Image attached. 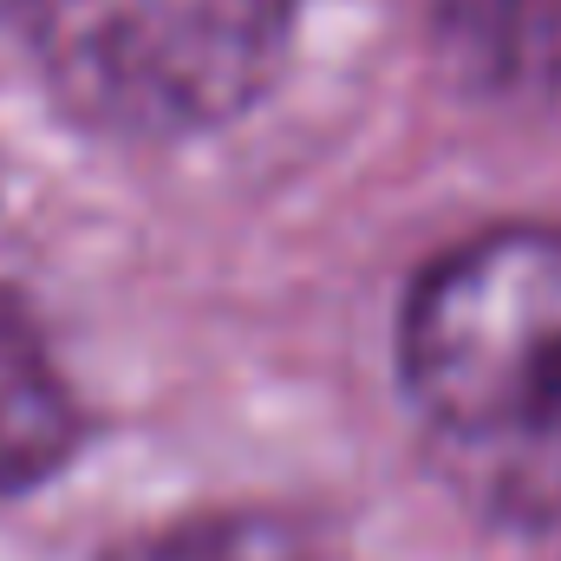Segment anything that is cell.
<instances>
[{"mask_svg":"<svg viewBox=\"0 0 561 561\" xmlns=\"http://www.w3.org/2000/svg\"><path fill=\"white\" fill-rule=\"evenodd\" d=\"M112 561H320L307 549L300 529H287L275 516L255 510H229V516H183L163 523L138 542H125Z\"/></svg>","mask_w":561,"mask_h":561,"instance_id":"obj_4","label":"cell"},{"mask_svg":"<svg viewBox=\"0 0 561 561\" xmlns=\"http://www.w3.org/2000/svg\"><path fill=\"white\" fill-rule=\"evenodd\" d=\"M405 399L496 510H561V229H490L431 262L399 320Z\"/></svg>","mask_w":561,"mask_h":561,"instance_id":"obj_1","label":"cell"},{"mask_svg":"<svg viewBox=\"0 0 561 561\" xmlns=\"http://www.w3.org/2000/svg\"><path fill=\"white\" fill-rule=\"evenodd\" d=\"M53 92L99 131L190 138L275 79L294 0H0Z\"/></svg>","mask_w":561,"mask_h":561,"instance_id":"obj_2","label":"cell"},{"mask_svg":"<svg viewBox=\"0 0 561 561\" xmlns=\"http://www.w3.org/2000/svg\"><path fill=\"white\" fill-rule=\"evenodd\" d=\"M79 444V405L46 346L0 313V503L39 490Z\"/></svg>","mask_w":561,"mask_h":561,"instance_id":"obj_3","label":"cell"}]
</instances>
